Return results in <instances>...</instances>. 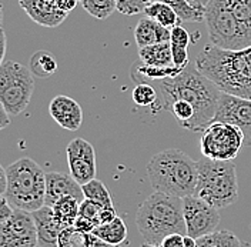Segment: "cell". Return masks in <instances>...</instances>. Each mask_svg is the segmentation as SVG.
<instances>
[{"label": "cell", "instance_id": "27", "mask_svg": "<svg viewBox=\"0 0 251 247\" xmlns=\"http://www.w3.org/2000/svg\"><path fill=\"white\" fill-rule=\"evenodd\" d=\"M57 247H90V233L81 232L75 226L66 227L59 236Z\"/></svg>", "mask_w": 251, "mask_h": 247}, {"label": "cell", "instance_id": "47", "mask_svg": "<svg viewBox=\"0 0 251 247\" xmlns=\"http://www.w3.org/2000/svg\"><path fill=\"white\" fill-rule=\"evenodd\" d=\"M78 1H80V0H78Z\"/></svg>", "mask_w": 251, "mask_h": 247}, {"label": "cell", "instance_id": "4", "mask_svg": "<svg viewBox=\"0 0 251 247\" xmlns=\"http://www.w3.org/2000/svg\"><path fill=\"white\" fill-rule=\"evenodd\" d=\"M147 176L154 192L184 199L196 192L197 162L178 149H167L150 159Z\"/></svg>", "mask_w": 251, "mask_h": 247}, {"label": "cell", "instance_id": "41", "mask_svg": "<svg viewBox=\"0 0 251 247\" xmlns=\"http://www.w3.org/2000/svg\"><path fill=\"white\" fill-rule=\"evenodd\" d=\"M90 247H116V246L110 245V243L104 242V240H101L100 237H97V236H94V234L90 233Z\"/></svg>", "mask_w": 251, "mask_h": 247}, {"label": "cell", "instance_id": "42", "mask_svg": "<svg viewBox=\"0 0 251 247\" xmlns=\"http://www.w3.org/2000/svg\"><path fill=\"white\" fill-rule=\"evenodd\" d=\"M6 183H7L6 169H3V166L0 165V194H4V192H6Z\"/></svg>", "mask_w": 251, "mask_h": 247}, {"label": "cell", "instance_id": "45", "mask_svg": "<svg viewBox=\"0 0 251 247\" xmlns=\"http://www.w3.org/2000/svg\"><path fill=\"white\" fill-rule=\"evenodd\" d=\"M3 26V4L0 3V29Z\"/></svg>", "mask_w": 251, "mask_h": 247}, {"label": "cell", "instance_id": "46", "mask_svg": "<svg viewBox=\"0 0 251 247\" xmlns=\"http://www.w3.org/2000/svg\"><path fill=\"white\" fill-rule=\"evenodd\" d=\"M141 247H161V246H158V245H150V243H146V242H144V243L141 245Z\"/></svg>", "mask_w": 251, "mask_h": 247}, {"label": "cell", "instance_id": "19", "mask_svg": "<svg viewBox=\"0 0 251 247\" xmlns=\"http://www.w3.org/2000/svg\"><path fill=\"white\" fill-rule=\"evenodd\" d=\"M139 57H140L141 63H144L147 66H153V67H172L174 66L170 42L139 47Z\"/></svg>", "mask_w": 251, "mask_h": 247}, {"label": "cell", "instance_id": "2", "mask_svg": "<svg viewBox=\"0 0 251 247\" xmlns=\"http://www.w3.org/2000/svg\"><path fill=\"white\" fill-rule=\"evenodd\" d=\"M196 67L213 80L221 92L251 100V46L224 50L207 45L197 56Z\"/></svg>", "mask_w": 251, "mask_h": 247}, {"label": "cell", "instance_id": "37", "mask_svg": "<svg viewBox=\"0 0 251 247\" xmlns=\"http://www.w3.org/2000/svg\"><path fill=\"white\" fill-rule=\"evenodd\" d=\"M75 227H77L78 230H81V232L84 233H93V230L97 226L94 224L93 221H90L89 219L78 215V217L76 219V223H75Z\"/></svg>", "mask_w": 251, "mask_h": 247}, {"label": "cell", "instance_id": "15", "mask_svg": "<svg viewBox=\"0 0 251 247\" xmlns=\"http://www.w3.org/2000/svg\"><path fill=\"white\" fill-rule=\"evenodd\" d=\"M49 113L56 123L69 132H76L83 123L81 106L69 96H56L49 105Z\"/></svg>", "mask_w": 251, "mask_h": 247}, {"label": "cell", "instance_id": "24", "mask_svg": "<svg viewBox=\"0 0 251 247\" xmlns=\"http://www.w3.org/2000/svg\"><path fill=\"white\" fill-rule=\"evenodd\" d=\"M151 1H160L164 4H169L173 10L177 13L181 22H193L199 23L204 20V10L194 7L188 0H151Z\"/></svg>", "mask_w": 251, "mask_h": 247}, {"label": "cell", "instance_id": "29", "mask_svg": "<svg viewBox=\"0 0 251 247\" xmlns=\"http://www.w3.org/2000/svg\"><path fill=\"white\" fill-rule=\"evenodd\" d=\"M227 7L251 34V0H224Z\"/></svg>", "mask_w": 251, "mask_h": 247}, {"label": "cell", "instance_id": "1", "mask_svg": "<svg viewBox=\"0 0 251 247\" xmlns=\"http://www.w3.org/2000/svg\"><path fill=\"white\" fill-rule=\"evenodd\" d=\"M160 108L164 109L174 100H183L194 108V119L188 124L190 132H203L217 114L221 90L204 76L196 66H186L177 76L157 82Z\"/></svg>", "mask_w": 251, "mask_h": 247}, {"label": "cell", "instance_id": "9", "mask_svg": "<svg viewBox=\"0 0 251 247\" xmlns=\"http://www.w3.org/2000/svg\"><path fill=\"white\" fill-rule=\"evenodd\" d=\"M201 133L200 150L207 159L233 162L244 147V135L235 124L214 120Z\"/></svg>", "mask_w": 251, "mask_h": 247}, {"label": "cell", "instance_id": "40", "mask_svg": "<svg viewBox=\"0 0 251 247\" xmlns=\"http://www.w3.org/2000/svg\"><path fill=\"white\" fill-rule=\"evenodd\" d=\"M10 124V116L7 114V111L4 110V108L0 103V130L6 129Z\"/></svg>", "mask_w": 251, "mask_h": 247}, {"label": "cell", "instance_id": "14", "mask_svg": "<svg viewBox=\"0 0 251 247\" xmlns=\"http://www.w3.org/2000/svg\"><path fill=\"white\" fill-rule=\"evenodd\" d=\"M19 4L34 23L43 27H57L69 16L59 7L57 0H19Z\"/></svg>", "mask_w": 251, "mask_h": 247}, {"label": "cell", "instance_id": "21", "mask_svg": "<svg viewBox=\"0 0 251 247\" xmlns=\"http://www.w3.org/2000/svg\"><path fill=\"white\" fill-rule=\"evenodd\" d=\"M80 203L76 197L67 196L63 197L60 200H57L51 207L54 212V216L59 220V223L62 224L63 229L66 227H72L76 223V219L78 217V212H80Z\"/></svg>", "mask_w": 251, "mask_h": 247}, {"label": "cell", "instance_id": "22", "mask_svg": "<svg viewBox=\"0 0 251 247\" xmlns=\"http://www.w3.org/2000/svg\"><path fill=\"white\" fill-rule=\"evenodd\" d=\"M29 69L36 78H50L57 72V60L53 53L47 50H37L31 55Z\"/></svg>", "mask_w": 251, "mask_h": 247}, {"label": "cell", "instance_id": "25", "mask_svg": "<svg viewBox=\"0 0 251 247\" xmlns=\"http://www.w3.org/2000/svg\"><path fill=\"white\" fill-rule=\"evenodd\" d=\"M196 247H244L241 240L230 230H216L197 239Z\"/></svg>", "mask_w": 251, "mask_h": 247}, {"label": "cell", "instance_id": "44", "mask_svg": "<svg viewBox=\"0 0 251 247\" xmlns=\"http://www.w3.org/2000/svg\"><path fill=\"white\" fill-rule=\"evenodd\" d=\"M194 7H199V9H203L204 10V6L208 3V0H188Z\"/></svg>", "mask_w": 251, "mask_h": 247}, {"label": "cell", "instance_id": "43", "mask_svg": "<svg viewBox=\"0 0 251 247\" xmlns=\"http://www.w3.org/2000/svg\"><path fill=\"white\" fill-rule=\"evenodd\" d=\"M197 246V240L193 239L191 236L184 234V247H196Z\"/></svg>", "mask_w": 251, "mask_h": 247}, {"label": "cell", "instance_id": "13", "mask_svg": "<svg viewBox=\"0 0 251 247\" xmlns=\"http://www.w3.org/2000/svg\"><path fill=\"white\" fill-rule=\"evenodd\" d=\"M66 155L70 176L78 185H86L96 179V152L92 143L81 137L73 139L67 144Z\"/></svg>", "mask_w": 251, "mask_h": 247}, {"label": "cell", "instance_id": "8", "mask_svg": "<svg viewBox=\"0 0 251 247\" xmlns=\"http://www.w3.org/2000/svg\"><path fill=\"white\" fill-rule=\"evenodd\" d=\"M34 78L29 67L7 60L0 67V103L9 116L22 114L30 105Z\"/></svg>", "mask_w": 251, "mask_h": 247}, {"label": "cell", "instance_id": "17", "mask_svg": "<svg viewBox=\"0 0 251 247\" xmlns=\"http://www.w3.org/2000/svg\"><path fill=\"white\" fill-rule=\"evenodd\" d=\"M31 215L37 230L39 247H57V240L63 227L54 216L53 207L43 206L39 210L33 212Z\"/></svg>", "mask_w": 251, "mask_h": 247}, {"label": "cell", "instance_id": "33", "mask_svg": "<svg viewBox=\"0 0 251 247\" xmlns=\"http://www.w3.org/2000/svg\"><path fill=\"white\" fill-rule=\"evenodd\" d=\"M170 43L174 45V46L188 47V45H190V33L183 26L176 25L174 27H172Z\"/></svg>", "mask_w": 251, "mask_h": 247}, {"label": "cell", "instance_id": "36", "mask_svg": "<svg viewBox=\"0 0 251 247\" xmlns=\"http://www.w3.org/2000/svg\"><path fill=\"white\" fill-rule=\"evenodd\" d=\"M13 207L9 203L7 197L4 194H0V223H3L4 220H7L13 213Z\"/></svg>", "mask_w": 251, "mask_h": 247}, {"label": "cell", "instance_id": "26", "mask_svg": "<svg viewBox=\"0 0 251 247\" xmlns=\"http://www.w3.org/2000/svg\"><path fill=\"white\" fill-rule=\"evenodd\" d=\"M83 9L99 20H104L117 10V0H80Z\"/></svg>", "mask_w": 251, "mask_h": 247}, {"label": "cell", "instance_id": "31", "mask_svg": "<svg viewBox=\"0 0 251 247\" xmlns=\"http://www.w3.org/2000/svg\"><path fill=\"white\" fill-rule=\"evenodd\" d=\"M150 3L151 0H117V12L126 16L140 15Z\"/></svg>", "mask_w": 251, "mask_h": 247}, {"label": "cell", "instance_id": "18", "mask_svg": "<svg viewBox=\"0 0 251 247\" xmlns=\"http://www.w3.org/2000/svg\"><path fill=\"white\" fill-rule=\"evenodd\" d=\"M170 36H172V29L161 26L160 23H157L147 16L141 17L134 29V40L139 47L170 42Z\"/></svg>", "mask_w": 251, "mask_h": 247}, {"label": "cell", "instance_id": "28", "mask_svg": "<svg viewBox=\"0 0 251 247\" xmlns=\"http://www.w3.org/2000/svg\"><path fill=\"white\" fill-rule=\"evenodd\" d=\"M81 189H83L84 199L97 201L103 206H113V200H111L109 190L101 180L93 179L89 183L81 186Z\"/></svg>", "mask_w": 251, "mask_h": 247}, {"label": "cell", "instance_id": "38", "mask_svg": "<svg viewBox=\"0 0 251 247\" xmlns=\"http://www.w3.org/2000/svg\"><path fill=\"white\" fill-rule=\"evenodd\" d=\"M6 46H7V39L3 27L0 29V67L4 63V56H6Z\"/></svg>", "mask_w": 251, "mask_h": 247}, {"label": "cell", "instance_id": "3", "mask_svg": "<svg viewBox=\"0 0 251 247\" xmlns=\"http://www.w3.org/2000/svg\"><path fill=\"white\" fill-rule=\"evenodd\" d=\"M136 226L146 243L158 246L170 234H187L183 199L154 192L139 206Z\"/></svg>", "mask_w": 251, "mask_h": 247}, {"label": "cell", "instance_id": "12", "mask_svg": "<svg viewBox=\"0 0 251 247\" xmlns=\"http://www.w3.org/2000/svg\"><path fill=\"white\" fill-rule=\"evenodd\" d=\"M216 122L235 124L244 135V147L251 146V100L221 93ZM213 120V122H214Z\"/></svg>", "mask_w": 251, "mask_h": 247}, {"label": "cell", "instance_id": "32", "mask_svg": "<svg viewBox=\"0 0 251 247\" xmlns=\"http://www.w3.org/2000/svg\"><path fill=\"white\" fill-rule=\"evenodd\" d=\"M103 204L97 203V201L90 200V199H84V200L80 203V212L78 215L86 219H89L90 221H93L96 226L100 224V215H101V210H103Z\"/></svg>", "mask_w": 251, "mask_h": 247}, {"label": "cell", "instance_id": "11", "mask_svg": "<svg viewBox=\"0 0 251 247\" xmlns=\"http://www.w3.org/2000/svg\"><path fill=\"white\" fill-rule=\"evenodd\" d=\"M37 230L30 212L15 209L12 216L0 223V247H36Z\"/></svg>", "mask_w": 251, "mask_h": 247}, {"label": "cell", "instance_id": "10", "mask_svg": "<svg viewBox=\"0 0 251 247\" xmlns=\"http://www.w3.org/2000/svg\"><path fill=\"white\" fill-rule=\"evenodd\" d=\"M183 213L187 234L196 240L216 232L220 223L219 209L194 194L183 199Z\"/></svg>", "mask_w": 251, "mask_h": 247}, {"label": "cell", "instance_id": "20", "mask_svg": "<svg viewBox=\"0 0 251 247\" xmlns=\"http://www.w3.org/2000/svg\"><path fill=\"white\" fill-rule=\"evenodd\" d=\"M92 234L117 247L119 245H123V243L127 242L128 230H127V226L123 221V219L117 216L114 220H111L110 223L97 226Z\"/></svg>", "mask_w": 251, "mask_h": 247}, {"label": "cell", "instance_id": "35", "mask_svg": "<svg viewBox=\"0 0 251 247\" xmlns=\"http://www.w3.org/2000/svg\"><path fill=\"white\" fill-rule=\"evenodd\" d=\"M161 247H184V234H178L174 233L167 236L163 242H161Z\"/></svg>", "mask_w": 251, "mask_h": 247}, {"label": "cell", "instance_id": "5", "mask_svg": "<svg viewBox=\"0 0 251 247\" xmlns=\"http://www.w3.org/2000/svg\"><path fill=\"white\" fill-rule=\"evenodd\" d=\"M4 196L13 209L36 212L46 200V171L30 157H22L6 167Z\"/></svg>", "mask_w": 251, "mask_h": 247}, {"label": "cell", "instance_id": "7", "mask_svg": "<svg viewBox=\"0 0 251 247\" xmlns=\"http://www.w3.org/2000/svg\"><path fill=\"white\" fill-rule=\"evenodd\" d=\"M204 20L211 45L224 50H243L251 46V34L227 7L224 0H208Z\"/></svg>", "mask_w": 251, "mask_h": 247}, {"label": "cell", "instance_id": "6", "mask_svg": "<svg viewBox=\"0 0 251 247\" xmlns=\"http://www.w3.org/2000/svg\"><path fill=\"white\" fill-rule=\"evenodd\" d=\"M199 179L194 196L216 209H226L238 200L237 167L233 162H220L204 157L197 162Z\"/></svg>", "mask_w": 251, "mask_h": 247}, {"label": "cell", "instance_id": "16", "mask_svg": "<svg viewBox=\"0 0 251 247\" xmlns=\"http://www.w3.org/2000/svg\"><path fill=\"white\" fill-rule=\"evenodd\" d=\"M76 197L77 200H84L81 185L70 176L60 171H49L46 173V200L45 206H53L63 197Z\"/></svg>", "mask_w": 251, "mask_h": 247}, {"label": "cell", "instance_id": "34", "mask_svg": "<svg viewBox=\"0 0 251 247\" xmlns=\"http://www.w3.org/2000/svg\"><path fill=\"white\" fill-rule=\"evenodd\" d=\"M172 53L173 63H174L176 67L184 69L186 66H188V47L174 46V45H172Z\"/></svg>", "mask_w": 251, "mask_h": 247}, {"label": "cell", "instance_id": "30", "mask_svg": "<svg viewBox=\"0 0 251 247\" xmlns=\"http://www.w3.org/2000/svg\"><path fill=\"white\" fill-rule=\"evenodd\" d=\"M133 102L140 108H150L158 100L156 87L149 83H139L131 93Z\"/></svg>", "mask_w": 251, "mask_h": 247}, {"label": "cell", "instance_id": "39", "mask_svg": "<svg viewBox=\"0 0 251 247\" xmlns=\"http://www.w3.org/2000/svg\"><path fill=\"white\" fill-rule=\"evenodd\" d=\"M77 3L78 0H57L59 7L62 9L63 12H66V13H70L77 6Z\"/></svg>", "mask_w": 251, "mask_h": 247}, {"label": "cell", "instance_id": "23", "mask_svg": "<svg viewBox=\"0 0 251 247\" xmlns=\"http://www.w3.org/2000/svg\"><path fill=\"white\" fill-rule=\"evenodd\" d=\"M144 15L150 17V19H153L154 22L160 23L161 26H164L167 29H172L176 25H178L177 13L173 10L169 4H164V3H160V1H151L146 7Z\"/></svg>", "mask_w": 251, "mask_h": 247}]
</instances>
